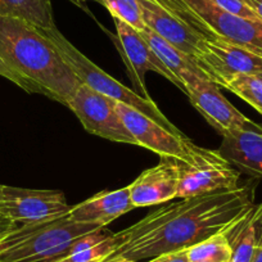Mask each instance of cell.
I'll use <instances>...</instances> for the list:
<instances>
[{"label":"cell","mask_w":262,"mask_h":262,"mask_svg":"<svg viewBox=\"0 0 262 262\" xmlns=\"http://www.w3.org/2000/svg\"><path fill=\"white\" fill-rule=\"evenodd\" d=\"M256 184L183 198L148 213L115 234L112 256L142 261L186 249L226 231L254 206Z\"/></svg>","instance_id":"1"},{"label":"cell","mask_w":262,"mask_h":262,"mask_svg":"<svg viewBox=\"0 0 262 262\" xmlns=\"http://www.w3.org/2000/svg\"><path fill=\"white\" fill-rule=\"evenodd\" d=\"M0 76L66 107L81 85L44 30L12 17H0Z\"/></svg>","instance_id":"2"},{"label":"cell","mask_w":262,"mask_h":262,"mask_svg":"<svg viewBox=\"0 0 262 262\" xmlns=\"http://www.w3.org/2000/svg\"><path fill=\"white\" fill-rule=\"evenodd\" d=\"M102 229L67 217L17 225L0 239V262H50L64 256L81 236Z\"/></svg>","instance_id":"3"},{"label":"cell","mask_w":262,"mask_h":262,"mask_svg":"<svg viewBox=\"0 0 262 262\" xmlns=\"http://www.w3.org/2000/svg\"><path fill=\"white\" fill-rule=\"evenodd\" d=\"M45 35L49 37L50 41L57 48L60 57L67 62V64L72 69V71L77 75L81 82L86 84L92 89L97 90L100 94L116 100V102L123 103L126 105L135 108L143 115L148 116L153 121L162 125L168 131L179 137H185L183 131L179 130L167 117L162 113V111L158 108V105L153 102V99H145L140 94H138L134 90L128 89L120 81L113 79L112 76L103 71L100 67H98L95 63H93L86 55L82 54L72 42L69 41L62 35V32L54 27L44 31Z\"/></svg>","instance_id":"4"},{"label":"cell","mask_w":262,"mask_h":262,"mask_svg":"<svg viewBox=\"0 0 262 262\" xmlns=\"http://www.w3.org/2000/svg\"><path fill=\"white\" fill-rule=\"evenodd\" d=\"M207 37H219L262 58V21L243 18L211 0H160Z\"/></svg>","instance_id":"5"},{"label":"cell","mask_w":262,"mask_h":262,"mask_svg":"<svg viewBox=\"0 0 262 262\" xmlns=\"http://www.w3.org/2000/svg\"><path fill=\"white\" fill-rule=\"evenodd\" d=\"M186 157L176 160L179 186L176 198H190L239 186L241 172L219 150L198 147L186 139Z\"/></svg>","instance_id":"6"},{"label":"cell","mask_w":262,"mask_h":262,"mask_svg":"<svg viewBox=\"0 0 262 262\" xmlns=\"http://www.w3.org/2000/svg\"><path fill=\"white\" fill-rule=\"evenodd\" d=\"M70 208L60 190H36L0 184V216L16 225L57 220L67 215Z\"/></svg>","instance_id":"7"},{"label":"cell","mask_w":262,"mask_h":262,"mask_svg":"<svg viewBox=\"0 0 262 262\" xmlns=\"http://www.w3.org/2000/svg\"><path fill=\"white\" fill-rule=\"evenodd\" d=\"M184 85L191 104L223 137L238 131H262V126L239 112L208 77L193 75Z\"/></svg>","instance_id":"8"},{"label":"cell","mask_w":262,"mask_h":262,"mask_svg":"<svg viewBox=\"0 0 262 262\" xmlns=\"http://www.w3.org/2000/svg\"><path fill=\"white\" fill-rule=\"evenodd\" d=\"M115 103L116 100L81 82L67 107L90 134L111 142L137 145L134 137L116 112Z\"/></svg>","instance_id":"9"},{"label":"cell","mask_w":262,"mask_h":262,"mask_svg":"<svg viewBox=\"0 0 262 262\" xmlns=\"http://www.w3.org/2000/svg\"><path fill=\"white\" fill-rule=\"evenodd\" d=\"M194 60L211 81L223 88L236 75L262 72L261 57L219 37H206Z\"/></svg>","instance_id":"10"},{"label":"cell","mask_w":262,"mask_h":262,"mask_svg":"<svg viewBox=\"0 0 262 262\" xmlns=\"http://www.w3.org/2000/svg\"><path fill=\"white\" fill-rule=\"evenodd\" d=\"M113 21H115L116 30H117L118 52L122 57L123 63L126 64L128 76L134 84L138 94L144 97L145 99H152L147 90V85H145V74L152 71L172 82L186 95L185 86L163 64L155 50L145 41L140 31L118 18H113Z\"/></svg>","instance_id":"11"},{"label":"cell","mask_w":262,"mask_h":262,"mask_svg":"<svg viewBox=\"0 0 262 262\" xmlns=\"http://www.w3.org/2000/svg\"><path fill=\"white\" fill-rule=\"evenodd\" d=\"M115 110L125 123L126 128L134 137L137 145L147 148L161 157L176 160L186 157V137L173 134L148 116L123 103L116 102Z\"/></svg>","instance_id":"12"},{"label":"cell","mask_w":262,"mask_h":262,"mask_svg":"<svg viewBox=\"0 0 262 262\" xmlns=\"http://www.w3.org/2000/svg\"><path fill=\"white\" fill-rule=\"evenodd\" d=\"M140 6L145 26L194 59L207 36L160 0H140Z\"/></svg>","instance_id":"13"},{"label":"cell","mask_w":262,"mask_h":262,"mask_svg":"<svg viewBox=\"0 0 262 262\" xmlns=\"http://www.w3.org/2000/svg\"><path fill=\"white\" fill-rule=\"evenodd\" d=\"M179 170L173 158L161 157L155 167L143 171L130 188V198L134 207H148L171 202L178 195Z\"/></svg>","instance_id":"14"},{"label":"cell","mask_w":262,"mask_h":262,"mask_svg":"<svg viewBox=\"0 0 262 262\" xmlns=\"http://www.w3.org/2000/svg\"><path fill=\"white\" fill-rule=\"evenodd\" d=\"M134 208L127 185L117 190L102 191L79 205L72 206L67 217L76 223L94 224L104 228Z\"/></svg>","instance_id":"15"},{"label":"cell","mask_w":262,"mask_h":262,"mask_svg":"<svg viewBox=\"0 0 262 262\" xmlns=\"http://www.w3.org/2000/svg\"><path fill=\"white\" fill-rule=\"evenodd\" d=\"M219 152L241 173L262 179V131H238L224 135Z\"/></svg>","instance_id":"16"},{"label":"cell","mask_w":262,"mask_h":262,"mask_svg":"<svg viewBox=\"0 0 262 262\" xmlns=\"http://www.w3.org/2000/svg\"><path fill=\"white\" fill-rule=\"evenodd\" d=\"M262 229V203L254 205L246 215L225 231L231 248L230 262H252Z\"/></svg>","instance_id":"17"},{"label":"cell","mask_w":262,"mask_h":262,"mask_svg":"<svg viewBox=\"0 0 262 262\" xmlns=\"http://www.w3.org/2000/svg\"><path fill=\"white\" fill-rule=\"evenodd\" d=\"M145 41L150 45L156 54L160 57L163 64L178 77L179 81L184 85L188 77L193 76V75H200V76H206L205 72L200 69V66L196 64L195 60L191 57L186 55L178 48L173 47L168 41H166L163 37L153 32L152 30L145 27L143 31H140ZM207 77V76H206ZM185 86V85H184ZM186 89V88H185Z\"/></svg>","instance_id":"18"},{"label":"cell","mask_w":262,"mask_h":262,"mask_svg":"<svg viewBox=\"0 0 262 262\" xmlns=\"http://www.w3.org/2000/svg\"><path fill=\"white\" fill-rule=\"evenodd\" d=\"M115 249V234L102 228L81 236L64 256L50 262H104Z\"/></svg>","instance_id":"19"},{"label":"cell","mask_w":262,"mask_h":262,"mask_svg":"<svg viewBox=\"0 0 262 262\" xmlns=\"http://www.w3.org/2000/svg\"><path fill=\"white\" fill-rule=\"evenodd\" d=\"M0 17L25 19L39 29H54L50 0H0Z\"/></svg>","instance_id":"20"},{"label":"cell","mask_w":262,"mask_h":262,"mask_svg":"<svg viewBox=\"0 0 262 262\" xmlns=\"http://www.w3.org/2000/svg\"><path fill=\"white\" fill-rule=\"evenodd\" d=\"M188 257L190 262L198 261H220L230 262L231 248L226 238L225 231L217 233L200 243L188 248Z\"/></svg>","instance_id":"21"},{"label":"cell","mask_w":262,"mask_h":262,"mask_svg":"<svg viewBox=\"0 0 262 262\" xmlns=\"http://www.w3.org/2000/svg\"><path fill=\"white\" fill-rule=\"evenodd\" d=\"M225 89L251 104L262 115V81L253 75H236L225 84Z\"/></svg>","instance_id":"22"},{"label":"cell","mask_w":262,"mask_h":262,"mask_svg":"<svg viewBox=\"0 0 262 262\" xmlns=\"http://www.w3.org/2000/svg\"><path fill=\"white\" fill-rule=\"evenodd\" d=\"M108 9L113 18H118L138 31L145 29L140 0H95Z\"/></svg>","instance_id":"23"},{"label":"cell","mask_w":262,"mask_h":262,"mask_svg":"<svg viewBox=\"0 0 262 262\" xmlns=\"http://www.w3.org/2000/svg\"><path fill=\"white\" fill-rule=\"evenodd\" d=\"M211 2H213L219 8L228 12V13L243 17V18L261 21V19L257 17V14L252 11L251 7H249L244 0H211Z\"/></svg>","instance_id":"24"},{"label":"cell","mask_w":262,"mask_h":262,"mask_svg":"<svg viewBox=\"0 0 262 262\" xmlns=\"http://www.w3.org/2000/svg\"><path fill=\"white\" fill-rule=\"evenodd\" d=\"M148 262H190L188 257V248L175 252H167L150 258Z\"/></svg>","instance_id":"25"},{"label":"cell","mask_w":262,"mask_h":262,"mask_svg":"<svg viewBox=\"0 0 262 262\" xmlns=\"http://www.w3.org/2000/svg\"><path fill=\"white\" fill-rule=\"evenodd\" d=\"M16 226L17 225L14 223H12V221L7 220V219L0 216V239L3 238L4 235H7L11 230H13Z\"/></svg>","instance_id":"26"},{"label":"cell","mask_w":262,"mask_h":262,"mask_svg":"<svg viewBox=\"0 0 262 262\" xmlns=\"http://www.w3.org/2000/svg\"><path fill=\"white\" fill-rule=\"evenodd\" d=\"M247 4L252 8V11L257 14L259 19L262 21V0H244Z\"/></svg>","instance_id":"27"},{"label":"cell","mask_w":262,"mask_h":262,"mask_svg":"<svg viewBox=\"0 0 262 262\" xmlns=\"http://www.w3.org/2000/svg\"><path fill=\"white\" fill-rule=\"evenodd\" d=\"M69 2L70 3L74 4V6H76L77 8L81 9V11H84L85 13H88V14L92 13L89 9V7H88V3H89V2H92V0H69Z\"/></svg>","instance_id":"28"},{"label":"cell","mask_w":262,"mask_h":262,"mask_svg":"<svg viewBox=\"0 0 262 262\" xmlns=\"http://www.w3.org/2000/svg\"><path fill=\"white\" fill-rule=\"evenodd\" d=\"M252 262H262V229H261V234H259L256 253H254L253 258H252Z\"/></svg>","instance_id":"29"},{"label":"cell","mask_w":262,"mask_h":262,"mask_svg":"<svg viewBox=\"0 0 262 262\" xmlns=\"http://www.w3.org/2000/svg\"><path fill=\"white\" fill-rule=\"evenodd\" d=\"M104 262H142V261H135V259L127 258L123 256H111L105 259Z\"/></svg>","instance_id":"30"},{"label":"cell","mask_w":262,"mask_h":262,"mask_svg":"<svg viewBox=\"0 0 262 262\" xmlns=\"http://www.w3.org/2000/svg\"><path fill=\"white\" fill-rule=\"evenodd\" d=\"M256 77H257V79H259V80H261V81H262V72H259V74H257Z\"/></svg>","instance_id":"31"},{"label":"cell","mask_w":262,"mask_h":262,"mask_svg":"<svg viewBox=\"0 0 262 262\" xmlns=\"http://www.w3.org/2000/svg\"><path fill=\"white\" fill-rule=\"evenodd\" d=\"M198 262H220V261H198Z\"/></svg>","instance_id":"32"}]
</instances>
